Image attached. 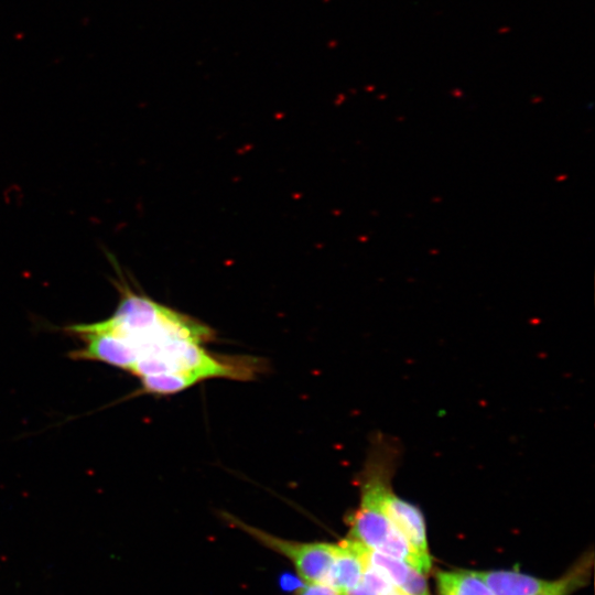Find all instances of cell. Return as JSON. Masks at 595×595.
I'll return each instance as SVG.
<instances>
[{
	"instance_id": "6",
	"label": "cell",
	"mask_w": 595,
	"mask_h": 595,
	"mask_svg": "<svg viewBox=\"0 0 595 595\" xmlns=\"http://www.w3.org/2000/svg\"><path fill=\"white\" fill-rule=\"evenodd\" d=\"M368 563L381 571L407 595H430L425 574L407 562L368 549Z\"/></svg>"
},
{
	"instance_id": "10",
	"label": "cell",
	"mask_w": 595,
	"mask_h": 595,
	"mask_svg": "<svg viewBox=\"0 0 595 595\" xmlns=\"http://www.w3.org/2000/svg\"><path fill=\"white\" fill-rule=\"evenodd\" d=\"M589 566L591 563L586 560L574 565L562 577L550 581L544 588L533 595H570L584 585L589 573Z\"/></svg>"
},
{
	"instance_id": "5",
	"label": "cell",
	"mask_w": 595,
	"mask_h": 595,
	"mask_svg": "<svg viewBox=\"0 0 595 595\" xmlns=\"http://www.w3.org/2000/svg\"><path fill=\"white\" fill-rule=\"evenodd\" d=\"M367 552L366 547L349 538L337 543L325 584L339 595H347L360 582L368 566Z\"/></svg>"
},
{
	"instance_id": "9",
	"label": "cell",
	"mask_w": 595,
	"mask_h": 595,
	"mask_svg": "<svg viewBox=\"0 0 595 595\" xmlns=\"http://www.w3.org/2000/svg\"><path fill=\"white\" fill-rule=\"evenodd\" d=\"M143 391L154 394H171L195 385L194 381L178 372H162L140 378Z\"/></svg>"
},
{
	"instance_id": "4",
	"label": "cell",
	"mask_w": 595,
	"mask_h": 595,
	"mask_svg": "<svg viewBox=\"0 0 595 595\" xmlns=\"http://www.w3.org/2000/svg\"><path fill=\"white\" fill-rule=\"evenodd\" d=\"M379 501L386 516L414 551L424 559L431 560L424 518L421 511L412 504L392 494L383 485L379 491Z\"/></svg>"
},
{
	"instance_id": "3",
	"label": "cell",
	"mask_w": 595,
	"mask_h": 595,
	"mask_svg": "<svg viewBox=\"0 0 595 595\" xmlns=\"http://www.w3.org/2000/svg\"><path fill=\"white\" fill-rule=\"evenodd\" d=\"M68 329L86 343L85 347L72 351L74 359L102 361L128 371L137 360L131 345L101 322L72 325Z\"/></svg>"
},
{
	"instance_id": "2",
	"label": "cell",
	"mask_w": 595,
	"mask_h": 595,
	"mask_svg": "<svg viewBox=\"0 0 595 595\" xmlns=\"http://www.w3.org/2000/svg\"><path fill=\"white\" fill-rule=\"evenodd\" d=\"M225 518L244 530L264 547L284 555L295 566L305 585L325 583L336 555L337 544L325 542H298L284 540L261 529L249 526L236 517Z\"/></svg>"
},
{
	"instance_id": "1",
	"label": "cell",
	"mask_w": 595,
	"mask_h": 595,
	"mask_svg": "<svg viewBox=\"0 0 595 595\" xmlns=\"http://www.w3.org/2000/svg\"><path fill=\"white\" fill-rule=\"evenodd\" d=\"M381 485L375 480L365 484L360 506L350 521L348 538L369 550L400 559L426 575L431 570V560L416 553L383 512L379 501Z\"/></svg>"
},
{
	"instance_id": "8",
	"label": "cell",
	"mask_w": 595,
	"mask_h": 595,
	"mask_svg": "<svg viewBox=\"0 0 595 595\" xmlns=\"http://www.w3.org/2000/svg\"><path fill=\"white\" fill-rule=\"evenodd\" d=\"M435 578L439 595H494L479 572L439 571Z\"/></svg>"
},
{
	"instance_id": "7",
	"label": "cell",
	"mask_w": 595,
	"mask_h": 595,
	"mask_svg": "<svg viewBox=\"0 0 595 595\" xmlns=\"http://www.w3.org/2000/svg\"><path fill=\"white\" fill-rule=\"evenodd\" d=\"M479 574L494 595H533L550 582L517 571L498 570Z\"/></svg>"
},
{
	"instance_id": "11",
	"label": "cell",
	"mask_w": 595,
	"mask_h": 595,
	"mask_svg": "<svg viewBox=\"0 0 595 595\" xmlns=\"http://www.w3.org/2000/svg\"><path fill=\"white\" fill-rule=\"evenodd\" d=\"M298 595H339L333 587L325 583L305 585Z\"/></svg>"
}]
</instances>
